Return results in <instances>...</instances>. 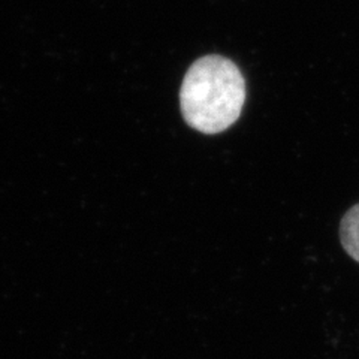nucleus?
<instances>
[{
	"mask_svg": "<svg viewBox=\"0 0 359 359\" xmlns=\"http://www.w3.org/2000/svg\"><path fill=\"white\" fill-rule=\"evenodd\" d=\"M340 240L347 255L359 262V204L344 215L340 223Z\"/></svg>",
	"mask_w": 359,
	"mask_h": 359,
	"instance_id": "2",
	"label": "nucleus"
},
{
	"mask_svg": "<svg viewBox=\"0 0 359 359\" xmlns=\"http://www.w3.org/2000/svg\"><path fill=\"white\" fill-rule=\"evenodd\" d=\"M245 100V81L240 67L228 57L210 54L189 67L180 108L187 125L202 133H220L238 120Z\"/></svg>",
	"mask_w": 359,
	"mask_h": 359,
	"instance_id": "1",
	"label": "nucleus"
}]
</instances>
